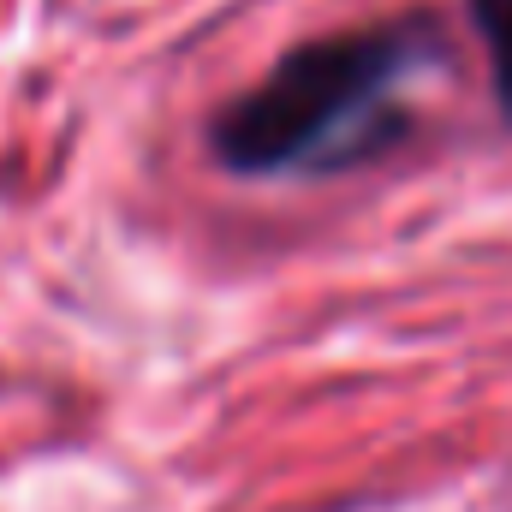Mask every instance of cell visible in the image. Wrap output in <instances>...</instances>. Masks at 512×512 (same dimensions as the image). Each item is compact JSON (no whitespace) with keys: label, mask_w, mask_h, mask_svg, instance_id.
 <instances>
[{"label":"cell","mask_w":512,"mask_h":512,"mask_svg":"<svg viewBox=\"0 0 512 512\" xmlns=\"http://www.w3.org/2000/svg\"><path fill=\"white\" fill-rule=\"evenodd\" d=\"M477 36L489 48V72H495V102L512 126V0H471Z\"/></svg>","instance_id":"2"},{"label":"cell","mask_w":512,"mask_h":512,"mask_svg":"<svg viewBox=\"0 0 512 512\" xmlns=\"http://www.w3.org/2000/svg\"><path fill=\"white\" fill-rule=\"evenodd\" d=\"M429 54L435 30L417 18L304 42L215 120V155L239 173L352 167L405 126L399 96Z\"/></svg>","instance_id":"1"}]
</instances>
